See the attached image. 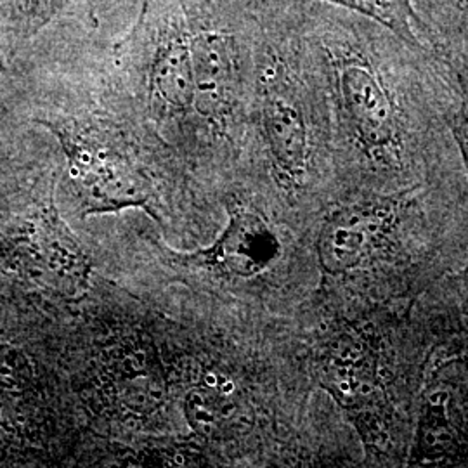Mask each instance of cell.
Masks as SVG:
<instances>
[{
	"mask_svg": "<svg viewBox=\"0 0 468 468\" xmlns=\"http://www.w3.org/2000/svg\"><path fill=\"white\" fill-rule=\"evenodd\" d=\"M420 301L349 297L316 354V380L344 411L367 465H406L431 340Z\"/></svg>",
	"mask_w": 468,
	"mask_h": 468,
	"instance_id": "7a4b0ae2",
	"label": "cell"
},
{
	"mask_svg": "<svg viewBox=\"0 0 468 468\" xmlns=\"http://www.w3.org/2000/svg\"><path fill=\"white\" fill-rule=\"evenodd\" d=\"M380 23L415 49L432 52L413 0H316ZM434 54V52H432ZM435 56V54H434Z\"/></svg>",
	"mask_w": 468,
	"mask_h": 468,
	"instance_id": "8fae6325",
	"label": "cell"
},
{
	"mask_svg": "<svg viewBox=\"0 0 468 468\" xmlns=\"http://www.w3.org/2000/svg\"><path fill=\"white\" fill-rule=\"evenodd\" d=\"M228 226L208 261L226 274L253 280L274 268L283 255V241L276 228L259 210L245 203L228 207Z\"/></svg>",
	"mask_w": 468,
	"mask_h": 468,
	"instance_id": "ba28073f",
	"label": "cell"
},
{
	"mask_svg": "<svg viewBox=\"0 0 468 468\" xmlns=\"http://www.w3.org/2000/svg\"><path fill=\"white\" fill-rule=\"evenodd\" d=\"M238 37L226 30L191 35L195 68V106L210 117L233 112L243 49Z\"/></svg>",
	"mask_w": 468,
	"mask_h": 468,
	"instance_id": "9c48e42d",
	"label": "cell"
},
{
	"mask_svg": "<svg viewBox=\"0 0 468 468\" xmlns=\"http://www.w3.org/2000/svg\"><path fill=\"white\" fill-rule=\"evenodd\" d=\"M239 406L229 394L208 387H193L185 398V415L189 427L207 439L228 434L238 419Z\"/></svg>",
	"mask_w": 468,
	"mask_h": 468,
	"instance_id": "7c38bea8",
	"label": "cell"
},
{
	"mask_svg": "<svg viewBox=\"0 0 468 468\" xmlns=\"http://www.w3.org/2000/svg\"><path fill=\"white\" fill-rule=\"evenodd\" d=\"M58 2L59 0H19L23 19L32 34L49 23L58 9Z\"/></svg>",
	"mask_w": 468,
	"mask_h": 468,
	"instance_id": "5bb4252c",
	"label": "cell"
},
{
	"mask_svg": "<svg viewBox=\"0 0 468 468\" xmlns=\"http://www.w3.org/2000/svg\"><path fill=\"white\" fill-rule=\"evenodd\" d=\"M435 56L468 82V0H413Z\"/></svg>",
	"mask_w": 468,
	"mask_h": 468,
	"instance_id": "30bf717a",
	"label": "cell"
},
{
	"mask_svg": "<svg viewBox=\"0 0 468 468\" xmlns=\"http://www.w3.org/2000/svg\"><path fill=\"white\" fill-rule=\"evenodd\" d=\"M257 37L259 131L269 164L288 191L307 187L326 146L319 89L324 85L305 15L272 17Z\"/></svg>",
	"mask_w": 468,
	"mask_h": 468,
	"instance_id": "277c9868",
	"label": "cell"
},
{
	"mask_svg": "<svg viewBox=\"0 0 468 468\" xmlns=\"http://www.w3.org/2000/svg\"><path fill=\"white\" fill-rule=\"evenodd\" d=\"M446 120H448V127H450L454 146L458 151L460 165L467 177L468 189V82L465 80L456 79V87L446 112ZM454 280L456 282H452L454 283L452 302L463 311H468V249L467 262Z\"/></svg>",
	"mask_w": 468,
	"mask_h": 468,
	"instance_id": "4fadbf2b",
	"label": "cell"
},
{
	"mask_svg": "<svg viewBox=\"0 0 468 468\" xmlns=\"http://www.w3.org/2000/svg\"><path fill=\"white\" fill-rule=\"evenodd\" d=\"M191 35L179 0H146L122 44L141 68L151 108L160 118L183 117L195 106Z\"/></svg>",
	"mask_w": 468,
	"mask_h": 468,
	"instance_id": "8992f818",
	"label": "cell"
},
{
	"mask_svg": "<svg viewBox=\"0 0 468 468\" xmlns=\"http://www.w3.org/2000/svg\"><path fill=\"white\" fill-rule=\"evenodd\" d=\"M305 28L351 191L452 181L462 168L446 120L452 69L380 23L335 5L305 15Z\"/></svg>",
	"mask_w": 468,
	"mask_h": 468,
	"instance_id": "6da1fadb",
	"label": "cell"
},
{
	"mask_svg": "<svg viewBox=\"0 0 468 468\" xmlns=\"http://www.w3.org/2000/svg\"><path fill=\"white\" fill-rule=\"evenodd\" d=\"M61 143L68 167L87 200L89 212H108L144 205L146 191L127 158L100 135L77 131L63 122L40 120Z\"/></svg>",
	"mask_w": 468,
	"mask_h": 468,
	"instance_id": "52a82bcc",
	"label": "cell"
},
{
	"mask_svg": "<svg viewBox=\"0 0 468 468\" xmlns=\"http://www.w3.org/2000/svg\"><path fill=\"white\" fill-rule=\"evenodd\" d=\"M450 181L394 191H351L324 216L314 241L319 271L349 295L421 301L442 276L432 198Z\"/></svg>",
	"mask_w": 468,
	"mask_h": 468,
	"instance_id": "3957f363",
	"label": "cell"
},
{
	"mask_svg": "<svg viewBox=\"0 0 468 468\" xmlns=\"http://www.w3.org/2000/svg\"><path fill=\"white\" fill-rule=\"evenodd\" d=\"M429 326L406 465L468 467V311L446 303L431 313Z\"/></svg>",
	"mask_w": 468,
	"mask_h": 468,
	"instance_id": "5b68a950",
	"label": "cell"
}]
</instances>
